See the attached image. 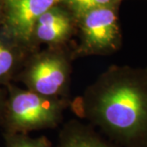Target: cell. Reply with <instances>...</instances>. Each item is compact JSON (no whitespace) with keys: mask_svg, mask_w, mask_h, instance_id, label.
Here are the masks:
<instances>
[{"mask_svg":"<svg viewBox=\"0 0 147 147\" xmlns=\"http://www.w3.org/2000/svg\"><path fill=\"white\" fill-rule=\"evenodd\" d=\"M86 111L96 124L123 141L147 134V69L114 67L88 91Z\"/></svg>","mask_w":147,"mask_h":147,"instance_id":"1","label":"cell"},{"mask_svg":"<svg viewBox=\"0 0 147 147\" xmlns=\"http://www.w3.org/2000/svg\"><path fill=\"white\" fill-rule=\"evenodd\" d=\"M63 102L30 90L12 88L4 115L8 132L28 131L56 126L62 115Z\"/></svg>","mask_w":147,"mask_h":147,"instance_id":"2","label":"cell"},{"mask_svg":"<svg viewBox=\"0 0 147 147\" xmlns=\"http://www.w3.org/2000/svg\"><path fill=\"white\" fill-rule=\"evenodd\" d=\"M69 66L61 53L49 52L34 57L23 74L29 90L56 97L61 94L68 83Z\"/></svg>","mask_w":147,"mask_h":147,"instance_id":"3","label":"cell"},{"mask_svg":"<svg viewBox=\"0 0 147 147\" xmlns=\"http://www.w3.org/2000/svg\"><path fill=\"white\" fill-rule=\"evenodd\" d=\"M81 19L82 52L103 53L115 50L119 44V30L114 7L90 11Z\"/></svg>","mask_w":147,"mask_h":147,"instance_id":"4","label":"cell"},{"mask_svg":"<svg viewBox=\"0 0 147 147\" xmlns=\"http://www.w3.org/2000/svg\"><path fill=\"white\" fill-rule=\"evenodd\" d=\"M60 0H8L6 16V36L18 44L33 38L39 17Z\"/></svg>","mask_w":147,"mask_h":147,"instance_id":"5","label":"cell"},{"mask_svg":"<svg viewBox=\"0 0 147 147\" xmlns=\"http://www.w3.org/2000/svg\"><path fill=\"white\" fill-rule=\"evenodd\" d=\"M71 28V19L68 14L61 8L54 6L38 20L33 38L42 42L57 44L68 38Z\"/></svg>","mask_w":147,"mask_h":147,"instance_id":"6","label":"cell"},{"mask_svg":"<svg viewBox=\"0 0 147 147\" xmlns=\"http://www.w3.org/2000/svg\"><path fill=\"white\" fill-rule=\"evenodd\" d=\"M59 147H112L95 132L76 123L69 124L62 131Z\"/></svg>","mask_w":147,"mask_h":147,"instance_id":"7","label":"cell"},{"mask_svg":"<svg viewBox=\"0 0 147 147\" xmlns=\"http://www.w3.org/2000/svg\"><path fill=\"white\" fill-rule=\"evenodd\" d=\"M7 37V36H6ZM18 43L9 38H0V82L10 79L20 61Z\"/></svg>","mask_w":147,"mask_h":147,"instance_id":"8","label":"cell"},{"mask_svg":"<svg viewBox=\"0 0 147 147\" xmlns=\"http://www.w3.org/2000/svg\"><path fill=\"white\" fill-rule=\"evenodd\" d=\"M6 147H53L45 137L38 138L27 136L26 133L8 132L6 135Z\"/></svg>","mask_w":147,"mask_h":147,"instance_id":"9","label":"cell"},{"mask_svg":"<svg viewBox=\"0 0 147 147\" xmlns=\"http://www.w3.org/2000/svg\"><path fill=\"white\" fill-rule=\"evenodd\" d=\"M67 5L77 16H82L90 11L105 7H114L118 0H65Z\"/></svg>","mask_w":147,"mask_h":147,"instance_id":"10","label":"cell"},{"mask_svg":"<svg viewBox=\"0 0 147 147\" xmlns=\"http://www.w3.org/2000/svg\"><path fill=\"white\" fill-rule=\"evenodd\" d=\"M6 101L4 100V98L3 96L2 92L0 91V117L2 115L3 113H4V109H5Z\"/></svg>","mask_w":147,"mask_h":147,"instance_id":"11","label":"cell"},{"mask_svg":"<svg viewBox=\"0 0 147 147\" xmlns=\"http://www.w3.org/2000/svg\"><path fill=\"white\" fill-rule=\"evenodd\" d=\"M7 1H8V0H7Z\"/></svg>","mask_w":147,"mask_h":147,"instance_id":"12","label":"cell"}]
</instances>
